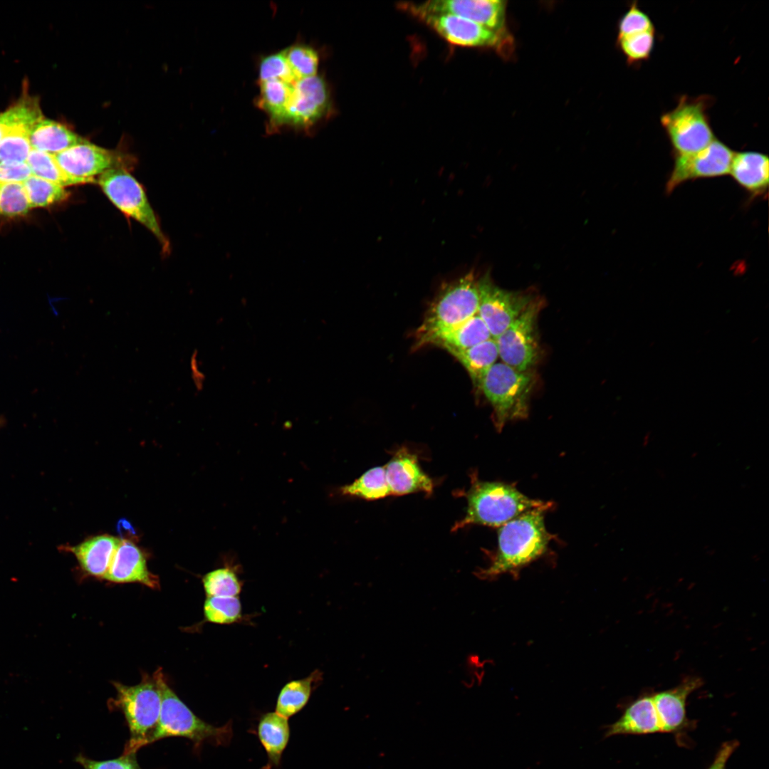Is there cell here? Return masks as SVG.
Returning <instances> with one entry per match:
<instances>
[{
	"instance_id": "1",
	"label": "cell",
	"mask_w": 769,
	"mask_h": 769,
	"mask_svg": "<svg viewBox=\"0 0 769 769\" xmlns=\"http://www.w3.org/2000/svg\"><path fill=\"white\" fill-rule=\"evenodd\" d=\"M553 505L528 510L499 527L496 553L478 575L489 578L518 571L545 553L554 536L546 529L545 515Z\"/></svg>"
},
{
	"instance_id": "2",
	"label": "cell",
	"mask_w": 769,
	"mask_h": 769,
	"mask_svg": "<svg viewBox=\"0 0 769 769\" xmlns=\"http://www.w3.org/2000/svg\"><path fill=\"white\" fill-rule=\"evenodd\" d=\"M161 692V709L157 724L147 741V746L168 737L185 738L192 742L194 750L199 753L204 743L227 746L233 737L230 721L222 726L205 722L178 697L168 685L158 669L153 675Z\"/></svg>"
},
{
	"instance_id": "3",
	"label": "cell",
	"mask_w": 769,
	"mask_h": 769,
	"mask_svg": "<svg viewBox=\"0 0 769 769\" xmlns=\"http://www.w3.org/2000/svg\"><path fill=\"white\" fill-rule=\"evenodd\" d=\"M471 481L465 496L466 516L453 530L469 525L499 528L520 514L548 503L529 498L512 483L480 481L476 474H471Z\"/></svg>"
},
{
	"instance_id": "4",
	"label": "cell",
	"mask_w": 769,
	"mask_h": 769,
	"mask_svg": "<svg viewBox=\"0 0 769 769\" xmlns=\"http://www.w3.org/2000/svg\"><path fill=\"white\" fill-rule=\"evenodd\" d=\"M478 279L471 271L441 286L416 331L415 349L431 345L439 335L477 314Z\"/></svg>"
},
{
	"instance_id": "5",
	"label": "cell",
	"mask_w": 769,
	"mask_h": 769,
	"mask_svg": "<svg viewBox=\"0 0 769 769\" xmlns=\"http://www.w3.org/2000/svg\"><path fill=\"white\" fill-rule=\"evenodd\" d=\"M535 382L530 370H518L502 362H496L482 377L477 386L493 408L498 431L509 422L528 417Z\"/></svg>"
},
{
	"instance_id": "6",
	"label": "cell",
	"mask_w": 769,
	"mask_h": 769,
	"mask_svg": "<svg viewBox=\"0 0 769 769\" xmlns=\"http://www.w3.org/2000/svg\"><path fill=\"white\" fill-rule=\"evenodd\" d=\"M116 698L110 701V707L120 711L124 715L130 731L123 754L136 753L147 746V741L159 721L161 709V692L158 684L152 678H143L135 686H126L114 682Z\"/></svg>"
},
{
	"instance_id": "7",
	"label": "cell",
	"mask_w": 769,
	"mask_h": 769,
	"mask_svg": "<svg viewBox=\"0 0 769 769\" xmlns=\"http://www.w3.org/2000/svg\"><path fill=\"white\" fill-rule=\"evenodd\" d=\"M711 103L706 95H682L673 110L661 115V125L675 156L696 153L716 138L706 113Z\"/></svg>"
},
{
	"instance_id": "8",
	"label": "cell",
	"mask_w": 769,
	"mask_h": 769,
	"mask_svg": "<svg viewBox=\"0 0 769 769\" xmlns=\"http://www.w3.org/2000/svg\"><path fill=\"white\" fill-rule=\"evenodd\" d=\"M96 181L118 209L150 231L164 253L169 252V240L162 231L144 189L126 169H111L100 175Z\"/></svg>"
},
{
	"instance_id": "9",
	"label": "cell",
	"mask_w": 769,
	"mask_h": 769,
	"mask_svg": "<svg viewBox=\"0 0 769 769\" xmlns=\"http://www.w3.org/2000/svg\"><path fill=\"white\" fill-rule=\"evenodd\" d=\"M543 301L537 296L495 340L502 362L521 371L531 370L540 359L537 320Z\"/></svg>"
},
{
	"instance_id": "10",
	"label": "cell",
	"mask_w": 769,
	"mask_h": 769,
	"mask_svg": "<svg viewBox=\"0 0 769 769\" xmlns=\"http://www.w3.org/2000/svg\"><path fill=\"white\" fill-rule=\"evenodd\" d=\"M478 315L491 337L498 338L537 297L531 291H511L493 281L486 273L478 279Z\"/></svg>"
},
{
	"instance_id": "11",
	"label": "cell",
	"mask_w": 769,
	"mask_h": 769,
	"mask_svg": "<svg viewBox=\"0 0 769 769\" xmlns=\"http://www.w3.org/2000/svg\"><path fill=\"white\" fill-rule=\"evenodd\" d=\"M399 7L414 16L424 14L456 15L494 31L506 33V2L500 0H436L401 3Z\"/></svg>"
},
{
	"instance_id": "12",
	"label": "cell",
	"mask_w": 769,
	"mask_h": 769,
	"mask_svg": "<svg viewBox=\"0 0 769 769\" xmlns=\"http://www.w3.org/2000/svg\"><path fill=\"white\" fill-rule=\"evenodd\" d=\"M733 155L734 152L729 147L715 138L696 153L675 156L674 167L666 184V193H671L688 180L729 174Z\"/></svg>"
},
{
	"instance_id": "13",
	"label": "cell",
	"mask_w": 769,
	"mask_h": 769,
	"mask_svg": "<svg viewBox=\"0 0 769 769\" xmlns=\"http://www.w3.org/2000/svg\"><path fill=\"white\" fill-rule=\"evenodd\" d=\"M53 156L65 174L83 184L95 182V177L111 169H126L124 159L119 153L87 140Z\"/></svg>"
},
{
	"instance_id": "14",
	"label": "cell",
	"mask_w": 769,
	"mask_h": 769,
	"mask_svg": "<svg viewBox=\"0 0 769 769\" xmlns=\"http://www.w3.org/2000/svg\"><path fill=\"white\" fill-rule=\"evenodd\" d=\"M449 43L466 47L498 48L507 33L491 30L469 19L451 14H424L416 16Z\"/></svg>"
},
{
	"instance_id": "15",
	"label": "cell",
	"mask_w": 769,
	"mask_h": 769,
	"mask_svg": "<svg viewBox=\"0 0 769 769\" xmlns=\"http://www.w3.org/2000/svg\"><path fill=\"white\" fill-rule=\"evenodd\" d=\"M330 108V95L325 80L318 75L303 78L293 85L285 124L296 127L312 125Z\"/></svg>"
},
{
	"instance_id": "16",
	"label": "cell",
	"mask_w": 769,
	"mask_h": 769,
	"mask_svg": "<svg viewBox=\"0 0 769 769\" xmlns=\"http://www.w3.org/2000/svg\"><path fill=\"white\" fill-rule=\"evenodd\" d=\"M384 468L391 495L432 493V480L421 469L417 456L405 447L398 449Z\"/></svg>"
},
{
	"instance_id": "17",
	"label": "cell",
	"mask_w": 769,
	"mask_h": 769,
	"mask_svg": "<svg viewBox=\"0 0 769 769\" xmlns=\"http://www.w3.org/2000/svg\"><path fill=\"white\" fill-rule=\"evenodd\" d=\"M104 579L117 583L137 582L153 589L159 585L158 577L147 568L142 550L128 539H121Z\"/></svg>"
},
{
	"instance_id": "18",
	"label": "cell",
	"mask_w": 769,
	"mask_h": 769,
	"mask_svg": "<svg viewBox=\"0 0 769 769\" xmlns=\"http://www.w3.org/2000/svg\"><path fill=\"white\" fill-rule=\"evenodd\" d=\"M120 541L121 539L110 535H100L77 545H63L61 548L75 557L86 574L104 579Z\"/></svg>"
},
{
	"instance_id": "19",
	"label": "cell",
	"mask_w": 769,
	"mask_h": 769,
	"mask_svg": "<svg viewBox=\"0 0 769 769\" xmlns=\"http://www.w3.org/2000/svg\"><path fill=\"white\" fill-rule=\"evenodd\" d=\"M701 685L699 678H687L675 688L652 696L661 731L672 732L682 727L686 720L687 697Z\"/></svg>"
},
{
	"instance_id": "20",
	"label": "cell",
	"mask_w": 769,
	"mask_h": 769,
	"mask_svg": "<svg viewBox=\"0 0 769 769\" xmlns=\"http://www.w3.org/2000/svg\"><path fill=\"white\" fill-rule=\"evenodd\" d=\"M729 174L751 196L763 195L768 187V157L754 151L734 152Z\"/></svg>"
},
{
	"instance_id": "21",
	"label": "cell",
	"mask_w": 769,
	"mask_h": 769,
	"mask_svg": "<svg viewBox=\"0 0 769 769\" xmlns=\"http://www.w3.org/2000/svg\"><path fill=\"white\" fill-rule=\"evenodd\" d=\"M256 736L267 755L262 769L278 768L291 738L288 719L275 712L263 713L257 723Z\"/></svg>"
},
{
	"instance_id": "22",
	"label": "cell",
	"mask_w": 769,
	"mask_h": 769,
	"mask_svg": "<svg viewBox=\"0 0 769 769\" xmlns=\"http://www.w3.org/2000/svg\"><path fill=\"white\" fill-rule=\"evenodd\" d=\"M661 728L652 696L634 701L622 716L610 725L605 737L617 735H642L660 732Z\"/></svg>"
},
{
	"instance_id": "23",
	"label": "cell",
	"mask_w": 769,
	"mask_h": 769,
	"mask_svg": "<svg viewBox=\"0 0 769 769\" xmlns=\"http://www.w3.org/2000/svg\"><path fill=\"white\" fill-rule=\"evenodd\" d=\"M81 137L67 126L42 118L31 129L29 142L32 150L54 155L83 142Z\"/></svg>"
},
{
	"instance_id": "24",
	"label": "cell",
	"mask_w": 769,
	"mask_h": 769,
	"mask_svg": "<svg viewBox=\"0 0 769 769\" xmlns=\"http://www.w3.org/2000/svg\"><path fill=\"white\" fill-rule=\"evenodd\" d=\"M321 679L322 673L315 670L308 676L286 683L278 695L276 712L288 719L298 713L307 705Z\"/></svg>"
},
{
	"instance_id": "25",
	"label": "cell",
	"mask_w": 769,
	"mask_h": 769,
	"mask_svg": "<svg viewBox=\"0 0 769 769\" xmlns=\"http://www.w3.org/2000/svg\"><path fill=\"white\" fill-rule=\"evenodd\" d=\"M493 338L485 323L477 314L463 323L436 336L431 342L449 352L473 347Z\"/></svg>"
},
{
	"instance_id": "26",
	"label": "cell",
	"mask_w": 769,
	"mask_h": 769,
	"mask_svg": "<svg viewBox=\"0 0 769 769\" xmlns=\"http://www.w3.org/2000/svg\"><path fill=\"white\" fill-rule=\"evenodd\" d=\"M466 370L477 386L499 357L496 341L490 338L467 349L449 352Z\"/></svg>"
},
{
	"instance_id": "27",
	"label": "cell",
	"mask_w": 769,
	"mask_h": 769,
	"mask_svg": "<svg viewBox=\"0 0 769 769\" xmlns=\"http://www.w3.org/2000/svg\"><path fill=\"white\" fill-rule=\"evenodd\" d=\"M42 118L43 116L38 99L23 96L11 108L0 113V127L3 136L14 130L30 132L35 124Z\"/></svg>"
},
{
	"instance_id": "28",
	"label": "cell",
	"mask_w": 769,
	"mask_h": 769,
	"mask_svg": "<svg viewBox=\"0 0 769 769\" xmlns=\"http://www.w3.org/2000/svg\"><path fill=\"white\" fill-rule=\"evenodd\" d=\"M293 84L278 80L260 83V105L269 115L274 125L285 124Z\"/></svg>"
},
{
	"instance_id": "29",
	"label": "cell",
	"mask_w": 769,
	"mask_h": 769,
	"mask_svg": "<svg viewBox=\"0 0 769 769\" xmlns=\"http://www.w3.org/2000/svg\"><path fill=\"white\" fill-rule=\"evenodd\" d=\"M340 491L343 495L365 500H377L391 495L384 466L367 470L352 483L342 486Z\"/></svg>"
},
{
	"instance_id": "30",
	"label": "cell",
	"mask_w": 769,
	"mask_h": 769,
	"mask_svg": "<svg viewBox=\"0 0 769 769\" xmlns=\"http://www.w3.org/2000/svg\"><path fill=\"white\" fill-rule=\"evenodd\" d=\"M23 185L31 208L46 207L68 199L64 187L31 174Z\"/></svg>"
},
{
	"instance_id": "31",
	"label": "cell",
	"mask_w": 769,
	"mask_h": 769,
	"mask_svg": "<svg viewBox=\"0 0 769 769\" xmlns=\"http://www.w3.org/2000/svg\"><path fill=\"white\" fill-rule=\"evenodd\" d=\"M202 584L207 597H238L243 586L236 570L229 565L207 572Z\"/></svg>"
},
{
	"instance_id": "32",
	"label": "cell",
	"mask_w": 769,
	"mask_h": 769,
	"mask_svg": "<svg viewBox=\"0 0 769 769\" xmlns=\"http://www.w3.org/2000/svg\"><path fill=\"white\" fill-rule=\"evenodd\" d=\"M26 162L33 175L62 187L83 184L80 181L65 174L57 164L54 156L48 153L31 150Z\"/></svg>"
},
{
	"instance_id": "33",
	"label": "cell",
	"mask_w": 769,
	"mask_h": 769,
	"mask_svg": "<svg viewBox=\"0 0 769 769\" xmlns=\"http://www.w3.org/2000/svg\"><path fill=\"white\" fill-rule=\"evenodd\" d=\"M206 621L218 624L239 622L243 617L241 600L238 597H207L204 604Z\"/></svg>"
},
{
	"instance_id": "34",
	"label": "cell",
	"mask_w": 769,
	"mask_h": 769,
	"mask_svg": "<svg viewBox=\"0 0 769 769\" xmlns=\"http://www.w3.org/2000/svg\"><path fill=\"white\" fill-rule=\"evenodd\" d=\"M283 51L296 80L317 75L319 56L314 48L297 44Z\"/></svg>"
},
{
	"instance_id": "35",
	"label": "cell",
	"mask_w": 769,
	"mask_h": 769,
	"mask_svg": "<svg viewBox=\"0 0 769 769\" xmlns=\"http://www.w3.org/2000/svg\"><path fill=\"white\" fill-rule=\"evenodd\" d=\"M617 43L627 63L638 64L650 58L655 45V31L618 38Z\"/></svg>"
},
{
	"instance_id": "36",
	"label": "cell",
	"mask_w": 769,
	"mask_h": 769,
	"mask_svg": "<svg viewBox=\"0 0 769 769\" xmlns=\"http://www.w3.org/2000/svg\"><path fill=\"white\" fill-rule=\"evenodd\" d=\"M31 206L23 183H0V215L23 216Z\"/></svg>"
},
{
	"instance_id": "37",
	"label": "cell",
	"mask_w": 769,
	"mask_h": 769,
	"mask_svg": "<svg viewBox=\"0 0 769 769\" xmlns=\"http://www.w3.org/2000/svg\"><path fill=\"white\" fill-rule=\"evenodd\" d=\"M29 134L26 131H13L4 135L0 142V163L26 162L32 150Z\"/></svg>"
},
{
	"instance_id": "38",
	"label": "cell",
	"mask_w": 769,
	"mask_h": 769,
	"mask_svg": "<svg viewBox=\"0 0 769 769\" xmlns=\"http://www.w3.org/2000/svg\"><path fill=\"white\" fill-rule=\"evenodd\" d=\"M271 80H278L291 84L298 81L287 63L283 51L266 56L260 63V83Z\"/></svg>"
},
{
	"instance_id": "39",
	"label": "cell",
	"mask_w": 769,
	"mask_h": 769,
	"mask_svg": "<svg viewBox=\"0 0 769 769\" xmlns=\"http://www.w3.org/2000/svg\"><path fill=\"white\" fill-rule=\"evenodd\" d=\"M652 31H655V27L649 16L637 1L632 2L618 22V38Z\"/></svg>"
},
{
	"instance_id": "40",
	"label": "cell",
	"mask_w": 769,
	"mask_h": 769,
	"mask_svg": "<svg viewBox=\"0 0 769 769\" xmlns=\"http://www.w3.org/2000/svg\"><path fill=\"white\" fill-rule=\"evenodd\" d=\"M75 762L83 769H142L136 758V753L122 754L121 756L105 760H95L79 753Z\"/></svg>"
},
{
	"instance_id": "41",
	"label": "cell",
	"mask_w": 769,
	"mask_h": 769,
	"mask_svg": "<svg viewBox=\"0 0 769 769\" xmlns=\"http://www.w3.org/2000/svg\"><path fill=\"white\" fill-rule=\"evenodd\" d=\"M31 174L26 162L0 163V183H23Z\"/></svg>"
},
{
	"instance_id": "42",
	"label": "cell",
	"mask_w": 769,
	"mask_h": 769,
	"mask_svg": "<svg viewBox=\"0 0 769 769\" xmlns=\"http://www.w3.org/2000/svg\"><path fill=\"white\" fill-rule=\"evenodd\" d=\"M738 745V742L735 740L723 743L719 748L712 764L708 769H726L728 760Z\"/></svg>"
},
{
	"instance_id": "43",
	"label": "cell",
	"mask_w": 769,
	"mask_h": 769,
	"mask_svg": "<svg viewBox=\"0 0 769 769\" xmlns=\"http://www.w3.org/2000/svg\"><path fill=\"white\" fill-rule=\"evenodd\" d=\"M2 137H3V133H2V131H1V127H0V142H1V140H2Z\"/></svg>"
}]
</instances>
